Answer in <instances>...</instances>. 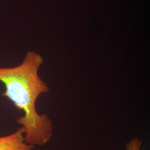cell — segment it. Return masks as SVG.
<instances>
[{
  "label": "cell",
  "mask_w": 150,
  "mask_h": 150,
  "mask_svg": "<svg viewBox=\"0 0 150 150\" xmlns=\"http://www.w3.org/2000/svg\"><path fill=\"white\" fill-rule=\"evenodd\" d=\"M43 57L34 51H28L23 62L14 67H0V81L5 86L2 94L13 102L24 115L17 120L25 131L27 144L45 146L53 135L54 124L46 114L38 113V97L50 91L47 83L38 75Z\"/></svg>",
  "instance_id": "6da1fadb"
},
{
  "label": "cell",
  "mask_w": 150,
  "mask_h": 150,
  "mask_svg": "<svg viewBox=\"0 0 150 150\" xmlns=\"http://www.w3.org/2000/svg\"><path fill=\"white\" fill-rule=\"evenodd\" d=\"M33 148L26 142L22 127L12 134L0 137V150H32Z\"/></svg>",
  "instance_id": "7a4b0ae2"
},
{
  "label": "cell",
  "mask_w": 150,
  "mask_h": 150,
  "mask_svg": "<svg viewBox=\"0 0 150 150\" xmlns=\"http://www.w3.org/2000/svg\"><path fill=\"white\" fill-rule=\"evenodd\" d=\"M142 140L137 137L132 139L126 145V150H142L141 148Z\"/></svg>",
  "instance_id": "3957f363"
}]
</instances>
